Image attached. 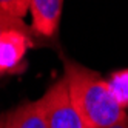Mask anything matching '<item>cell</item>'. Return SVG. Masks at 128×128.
<instances>
[{
	"label": "cell",
	"mask_w": 128,
	"mask_h": 128,
	"mask_svg": "<svg viewBox=\"0 0 128 128\" xmlns=\"http://www.w3.org/2000/svg\"><path fill=\"white\" fill-rule=\"evenodd\" d=\"M63 0H31V31L42 37H52L57 32Z\"/></svg>",
	"instance_id": "277c9868"
},
{
	"label": "cell",
	"mask_w": 128,
	"mask_h": 128,
	"mask_svg": "<svg viewBox=\"0 0 128 128\" xmlns=\"http://www.w3.org/2000/svg\"><path fill=\"white\" fill-rule=\"evenodd\" d=\"M8 30H22V31L32 32L31 28H28V25H25V22L22 19H17V17L5 12L3 10H0V37Z\"/></svg>",
	"instance_id": "ba28073f"
},
{
	"label": "cell",
	"mask_w": 128,
	"mask_h": 128,
	"mask_svg": "<svg viewBox=\"0 0 128 128\" xmlns=\"http://www.w3.org/2000/svg\"><path fill=\"white\" fill-rule=\"evenodd\" d=\"M30 2L31 0H0V10L23 20L30 10Z\"/></svg>",
	"instance_id": "52a82bcc"
},
{
	"label": "cell",
	"mask_w": 128,
	"mask_h": 128,
	"mask_svg": "<svg viewBox=\"0 0 128 128\" xmlns=\"http://www.w3.org/2000/svg\"><path fill=\"white\" fill-rule=\"evenodd\" d=\"M48 128H86L72 104L65 77L59 79L40 97Z\"/></svg>",
	"instance_id": "7a4b0ae2"
},
{
	"label": "cell",
	"mask_w": 128,
	"mask_h": 128,
	"mask_svg": "<svg viewBox=\"0 0 128 128\" xmlns=\"http://www.w3.org/2000/svg\"><path fill=\"white\" fill-rule=\"evenodd\" d=\"M30 31L8 30L0 37V76L16 72L20 68L26 50L32 46Z\"/></svg>",
	"instance_id": "3957f363"
},
{
	"label": "cell",
	"mask_w": 128,
	"mask_h": 128,
	"mask_svg": "<svg viewBox=\"0 0 128 128\" xmlns=\"http://www.w3.org/2000/svg\"><path fill=\"white\" fill-rule=\"evenodd\" d=\"M0 128H48L40 99L25 102L0 116Z\"/></svg>",
	"instance_id": "5b68a950"
},
{
	"label": "cell",
	"mask_w": 128,
	"mask_h": 128,
	"mask_svg": "<svg viewBox=\"0 0 128 128\" xmlns=\"http://www.w3.org/2000/svg\"><path fill=\"white\" fill-rule=\"evenodd\" d=\"M105 128H128V111L124 114V117H120L117 122H114L113 125H108Z\"/></svg>",
	"instance_id": "9c48e42d"
},
{
	"label": "cell",
	"mask_w": 128,
	"mask_h": 128,
	"mask_svg": "<svg viewBox=\"0 0 128 128\" xmlns=\"http://www.w3.org/2000/svg\"><path fill=\"white\" fill-rule=\"evenodd\" d=\"M106 84L117 104L128 111V68L114 71L106 79Z\"/></svg>",
	"instance_id": "8992f818"
},
{
	"label": "cell",
	"mask_w": 128,
	"mask_h": 128,
	"mask_svg": "<svg viewBox=\"0 0 128 128\" xmlns=\"http://www.w3.org/2000/svg\"><path fill=\"white\" fill-rule=\"evenodd\" d=\"M63 77L86 128H105L126 113L113 97L106 79H102L96 71L63 57Z\"/></svg>",
	"instance_id": "6da1fadb"
}]
</instances>
